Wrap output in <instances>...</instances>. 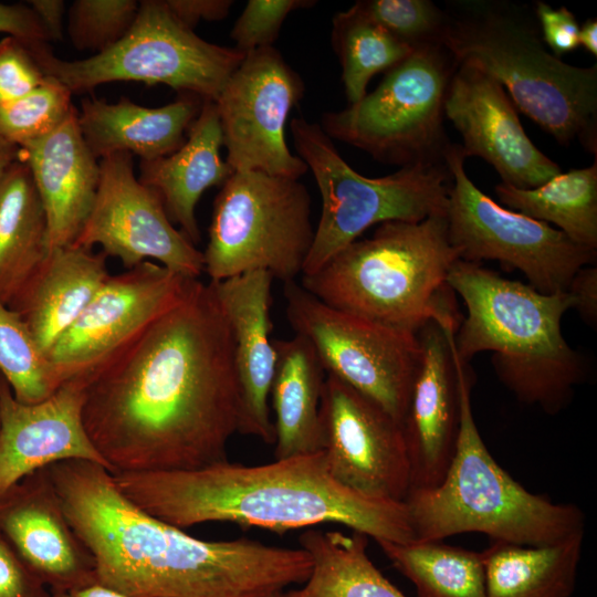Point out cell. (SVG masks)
I'll return each instance as SVG.
<instances>
[{"label":"cell","instance_id":"ab89813d","mask_svg":"<svg viewBox=\"0 0 597 597\" xmlns=\"http://www.w3.org/2000/svg\"><path fill=\"white\" fill-rule=\"evenodd\" d=\"M0 597H52L0 533Z\"/></svg>","mask_w":597,"mask_h":597},{"label":"cell","instance_id":"44dd1931","mask_svg":"<svg viewBox=\"0 0 597 597\" xmlns=\"http://www.w3.org/2000/svg\"><path fill=\"white\" fill-rule=\"evenodd\" d=\"M459 324L431 321L417 332L421 355L402 423L410 462V491L438 485L454 454L460 383L451 337Z\"/></svg>","mask_w":597,"mask_h":597},{"label":"cell","instance_id":"2e32d148","mask_svg":"<svg viewBox=\"0 0 597 597\" xmlns=\"http://www.w3.org/2000/svg\"><path fill=\"white\" fill-rule=\"evenodd\" d=\"M73 244H98L126 270L155 260L189 279L205 272L202 251L170 221L157 193L136 178L129 153L101 159L95 201Z\"/></svg>","mask_w":597,"mask_h":597},{"label":"cell","instance_id":"4dcf8cb0","mask_svg":"<svg viewBox=\"0 0 597 597\" xmlns=\"http://www.w3.org/2000/svg\"><path fill=\"white\" fill-rule=\"evenodd\" d=\"M495 193L501 206L553 223L576 243L597 249V157L590 166L561 172L536 188L500 182Z\"/></svg>","mask_w":597,"mask_h":597},{"label":"cell","instance_id":"f546056e","mask_svg":"<svg viewBox=\"0 0 597 597\" xmlns=\"http://www.w3.org/2000/svg\"><path fill=\"white\" fill-rule=\"evenodd\" d=\"M368 538L356 531H304L298 543L312 558L311 574L282 597H406L368 557Z\"/></svg>","mask_w":597,"mask_h":597},{"label":"cell","instance_id":"52a82bcc","mask_svg":"<svg viewBox=\"0 0 597 597\" xmlns=\"http://www.w3.org/2000/svg\"><path fill=\"white\" fill-rule=\"evenodd\" d=\"M446 14L440 44L457 64L495 80L517 108L559 144L577 140L597 155V66L549 52L521 15L489 4Z\"/></svg>","mask_w":597,"mask_h":597},{"label":"cell","instance_id":"ba28073f","mask_svg":"<svg viewBox=\"0 0 597 597\" xmlns=\"http://www.w3.org/2000/svg\"><path fill=\"white\" fill-rule=\"evenodd\" d=\"M290 129L296 155L312 172L322 198L302 275L318 271L374 226L447 214L451 176L444 160L369 178L343 159L320 124L298 116L291 121Z\"/></svg>","mask_w":597,"mask_h":597},{"label":"cell","instance_id":"8fae6325","mask_svg":"<svg viewBox=\"0 0 597 597\" xmlns=\"http://www.w3.org/2000/svg\"><path fill=\"white\" fill-rule=\"evenodd\" d=\"M455 62L439 43L415 49L354 104L322 115L331 139L400 167L443 161L444 98Z\"/></svg>","mask_w":597,"mask_h":597},{"label":"cell","instance_id":"836d02e7","mask_svg":"<svg viewBox=\"0 0 597 597\" xmlns=\"http://www.w3.org/2000/svg\"><path fill=\"white\" fill-rule=\"evenodd\" d=\"M0 373L14 398L24 404L42 401L60 387L27 324L1 297Z\"/></svg>","mask_w":597,"mask_h":597},{"label":"cell","instance_id":"681fc988","mask_svg":"<svg viewBox=\"0 0 597 597\" xmlns=\"http://www.w3.org/2000/svg\"><path fill=\"white\" fill-rule=\"evenodd\" d=\"M282 594H283V593H282ZM282 594H280V595H276V596H273V597H282Z\"/></svg>","mask_w":597,"mask_h":597},{"label":"cell","instance_id":"277c9868","mask_svg":"<svg viewBox=\"0 0 597 597\" xmlns=\"http://www.w3.org/2000/svg\"><path fill=\"white\" fill-rule=\"evenodd\" d=\"M447 284L467 307L454 335L460 360L492 352L499 379L520 401L548 415L564 409L587 375L583 356L562 333L563 315L573 308L569 293L544 294L460 259Z\"/></svg>","mask_w":597,"mask_h":597},{"label":"cell","instance_id":"5bb4252c","mask_svg":"<svg viewBox=\"0 0 597 597\" xmlns=\"http://www.w3.org/2000/svg\"><path fill=\"white\" fill-rule=\"evenodd\" d=\"M305 92L300 74L274 46L245 54L214 101L227 164L300 179L307 167L290 151L285 124Z\"/></svg>","mask_w":597,"mask_h":597},{"label":"cell","instance_id":"9c48e42d","mask_svg":"<svg viewBox=\"0 0 597 597\" xmlns=\"http://www.w3.org/2000/svg\"><path fill=\"white\" fill-rule=\"evenodd\" d=\"M46 75L73 94L116 81L164 84L214 102L243 61L237 48L210 43L182 24L164 0H143L128 32L107 50L90 57L65 61L46 42H29Z\"/></svg>","mask_w":597,"mask_h":597},{"label":"cell","instance_id":"6da1fadb","mask_svg":"<svg viewBox=\"0 0 597 597\" xmlns=\"http://www.w3.org/2000/svg\"><path fill=\"white\" fill-rule=\"evenodd\" d=\"M85 377L84 427L112 474L228 460L241 397L230 327L210 283L196 280L180 302Z\"/></svg>","mask_w":597,"mask_h":597},{"label":"cell","instance_id":"7bdbcfd3","mask_svg":"<svg viewBox=\"0 0 597 597\" xmlns=\"http://www.w3.org/2000/svg\"><path fill=\"white\" fill-rule=\"evenodd\" d=\"M169 11L186 27L193 28L201 20L220 21L224 19L232 0H164Z\"/></svg>","mask_w":597,"mask_h":597},{"label":"cell","instance_id":"f1b7e54d","mask_svg":"<svg viewBox=\"0 0 597 597\" xmlns=\"http://www.w3.org/2000/svg\"><path fill=\"white\" fill-rule=\"evenodd\" d=\"M49 252L45 211L30 168L20 157L0 184V297L7 305Z\"/></svg>","mask_w":597,"mask_h":597},{"label":"cell","instance_id":"f35d334b","mask_svg":"<svg viewBox=\"0 0 597 597\" xmlns=\"http://www.w3.org/2000/svg\"><path fill=\"white\" fill-rule=\"evenodd\" d=\"M45 78L28 41L12 35L0 40V104L29 94Z\"/></svg>","mask_w":597,"mask_h":597},{"label":"cell","instance_id":"ffe728a7","mask_svg":"<svg viewBox=\"0 0 597 597\" xmlns=\"http://www.w3.org/2000/svg\"><path fill=\"white\" fill-rule=\"evenodd\" d=\"M86 384L85 376L74 377L44 400L24 404L0 373V494L25 475L66 460L107 469L83 422Z\"/></svg>","mask_w":597,"mask_h":597},{"label":"cell","instance_id":"30bf717a","mask_svg":"<svg viewBox=\"0 0 597 597\" xmlns=\"http://www.w3.org/2000/svg\"><path fill=\"white\" fill-rule=\"evenodd\" d=\"M314 228L298 179L234 171L221 185L203 253L210 282L265 271L284 284L303 273Z\"/></svg>","mask_w":597,"mask_h":597},{"label":"cell","instance_id":"bcb514c9","mask_svg":"<svg viewBox=\"0 0 597 597\" xmlns=\"http://www.w3.org/2000/svg\"><path fill=\"white\" fill-rule=\"evenodd\" d=\"M52 597H128L125 594L100 583H93L76 589L52 594Z\"/></svg>","mask_w":597,"mask_h":597},{"label":"cell","instance_id":"74e56055","mask_svg":"<svg viewBox=\"0 0 597 597\" xmlns=\"http://www.w3.org/2000/svg\"><path fill=\"white\" fill-rule=\"evenodd\" d=\"M316 4L315 0H249L230 36L243 53L273 46L287 15Z\"/></svg>","mask_w":597,"mask_h":597},{"label":"cell","instance_id":"7a4b0ae2","mask_svg":"<svg viewBox=\"0 0 597 597\" xmlns=\"http://www.w3.org/2000/svg\"><path fill=\"white\" fill-rule=\"evenodd\" d=\"M49 470L94 557L97 583L128 597H273L311 574L312 558L301 547L205 541L148 514L100 463L74 459Z\"/></svg>","mask_w":597,"mask_h":597},{"label":"cell","instance_id":"b9f144b4","mask_svg":"<svg viewBox=\"0 0 597 597\" xmlns=\"http://www.w3.org/2000/svg\"><path fill=\"white\" fill-rule=\"evenodd\" d=\"M0 32L28 42H49L43 27L29 4L0 3Z\"/></svg>","mask_w":597,"mask_h":597},{"label":"cell","instance_id":"4316f807","mask_svg":"<svg viewBox=\"0 0 597 597\" xmlns=\"http://www.w3.org/2000/svg\"><path fill=\"white\" fill-rule=\"evenodd\" d=\"M276 354L270 399L275 415L274 458L322 451L320 408L325 369L302 336L273 339Z\"/></svg>","mask_w":597,"mask_h":597},{"label":"cell","instance_id":"8d00e7d4","mask_svg":"<svg viewBox=\"0 0 597 597\" xmlns=\"http://www.w3.org/2000/svg\"><path fill=\"white\" fill-rule=\"evenodd\" d=\"M365 11L387 32L412 49L440 44L446 14L429 0H364Z\"/></svg>","mask_w":597,"mask_h":597},{"label":"cell","instance_id":"e575fe53","mask_svg":"<svg viewBox=\"0 0 597 597\" xmlns=\"http://www.w3.org/2000/svg\"><path fill=\"white\" fill-rule=\"evenodd\" d=\"M72 94L59 80L46 75L29 94L0 104V138L23 148L49 136L76 109Z\"/></svg>","mask_w":597,"mask_h":597},{"label":"cell","instance_id":"7402d4cb","mask_svg":"<svg viewBox=\"0 0 597 597\" xmlns=\"http://www.w3.org/2000/svg\"><path fill=\"white\" fill-rule=\"evenodd\" d=\"M273 280L265 271H252L209 282L233 341L241 397L239 432L266 444L275 441L269 408L276 363L270 315Z\"/></svg>","mask_w":597,"mask_h":597},{"label":"cell","instance_id":"cb8c5ba5","mask_svg":"<svg viewBox=\"0 0 597 597\" xmlns=\"http://www.w3.org/2000/svg\"><path fill=\"white\" fill-rule=\"evenodd\" d=\"M202 102L185 94L165 106L151 108L128 98L116 103L84 98L77 121L83 139L95 158L129 153L139 156L140 160H151L182 146Z\"/></svg>","mask_w":597,"mask_h":597},{"label":"cell","instance_id":"ac0fdd59","mask_svg":"<svg viewBox=\"0 0 597 597\" xmlns=\"http://www.w3.org/2000/svg\"><path fill=\"white\" fill-rule=\"evenodd\" d=\"M443 108L462 137L465 158L484 159L501 182L532 189L562 172L526 135L505 90L479 69L455 63Z\"/></svg>","mask_w":597,"mask_h":597},{"label":"cell","instance_id":"c3c4849f","mask_svg":"<svg viewBox=\"0 0 597 597\" xmlns=\"http://www.w3.org/2000/svg\"><path fill=\"white\" fill-rule=\"evenodd\" d=\"M21 148L0 138V184L10 166L20 159Z\"/></svg>","mask_w":597,"mask_h":597},{"label":"cell","instance_id":"ee69618b","mask_svg":"<svg viewBox=\"0 0 597 597\" xmlns=\"http://www.w3.org/2000/svg\"><path fill=\"white\" fill-rule=\"evenodd\" d=\"M567 292L582 318L595 326L597 323V269L593 265L582 268L572 279Z\"/></svg>","mask_w":597,"mask_h":597},{"label":"cell","instance_id":"e0dca14e","mask_svg":"<svg viewBox=\"0 0 597 597\" xmlns=\"http://www.w3.org/2000/svg\"><path fill=\"white\" fill-rule=\"evenodd\" d=\"M322 452L329 474L362 495L404 502L411 488L402 425L377 402L326 374Z\"/></svg>","mask_w":597,"mask_h":597},{"label":"cell","instance_id":"484cf974","mask_svg":"<svg viewBox=\"0 0 597 597\" xmlns=\"http://www.w3.org/2000/svg\"><path fill=\"white\" fill-rule=\"evenodd\" d=\"M106 259L74 244L51 250L8 305L45 356L109 276Z\"/></svg>","mask_w":597,"mask_h":597},{"label":"cell","instance_id":"d590c367","mask_svg":"<svg viewBox=\"0 0 597 597\" xmlns=\"http://www.w3.org/2000/svg\"><path fill=\"white\" fill-rule=\"evenodd\" d=\"M139 9L135 0H76L67 13V34L80 51L98 54L132 28Z\"/></svg>","mask_w":597,"mask_h":597},{"label":"cell","instance_id":"7dc6e473","mask_svg":"<svg viewBox=\"0 0 597 597\" xmlns=\"http://www.w3.org/2000/svg\"><path fill=\"white\" fill-rule=\"evenodd\" d=\"M579 45H583L591 55H597V20L588 19L579 28Z\"/></svg>","mask_w":597,"mask_h":597},{"label":"cell","instance_id":"d4e9b609","mask_svg":"<svg viewBox=\"0 0 597 597\" xmlns=\"http://www.w3.org/2000/svg\"><path fill=\"white\" fill-rule=\"evenodd\" d=\"M222 133L212 101H203L182 146L170 155L140 160L138 180L155 191L170 221L195 244L200 242L196 206L210 187L233 172L221 157Z\"/></svg>","mask_w":597,"mask_h":597},{"label":"cell","instance_id":"60d3db41","mask_svg":"<svg viewBox=\"0 0 597 597\" xmlns=\"http://www.w3.org/2000/svg\"><path fill=\"white\" fill-rule=\"evenodd\" d=\"M535 14L538 19L542 40L557 57L572 52L579 46V28L575 15L567 8L554 9L552 6L537 1Z\"/></svg>","mask_w":597,"mask_h":597},{"label":"cell","instance_id":"8992f818","mask_svg":"<svg viewBox=\"0 0 597 597\" xmlns=\"http://www.w3.org/2000/svg\"><path fill=\"white\" fill-rule=\"evenodd\" d=\"M451 348L460 383L457 444L441 482L411 490L404 501L415 541L476 532L491 541L541 546L585 531V514L577 505L527 491L494 460L473 417L469 364L460 360L453 339Z\"/></svg>","mask_w":597,"mask_h":597},{"label":"cell","instance_id":"1f68e13d","mask_svg":"<svg viewBox=\"0 0 597 597\" xmlns=\"http://www.w3.org/2000/svg\"><path fill=\"white\" fill-rule=\"evenodd\" d=\"M377 544L391 565L415 585L417 597H486L481 552L442 541Z\"/></svg>","mask_w":597,"mask_h":597},{"label":"cell","instance_id":"d6a6232c","mask_svg":"<svg viewBox=\"0 0 597 597\" xmlns=\"http://www.w3.org/2000/svg\"><path fill=\"white\" fill-rule=\"evenodd\" d=\"M331 39L349 104L366 95L376 74L386 73L415 50L379 25L359 1L333 17Z\"/></svg>","mask_w":597,"mask_h":597},{"label":"cell","instance_id":"603a6c76","mask_svg":"<svg viewBox=\"0 0 597 597\" xmlns=\"http://www.w3.org/2000/svg\"><path fill=\"white\" fill-rule=\"evenodd\" d=\"M42 201L49 250L72 245L95 201L100 161L80 130L77 109L52 134L21 148Z\"/></svg>","mask_w":597,"mask_h":597},{"label":"cell","instance_id":"5b68a950","mask_svg":"<svg viewBox=\"0 0 597 597\" xmlns=\"http://www.w3.org/2000/svg\"><path fill=\"white\" fill-rule=\"evenodd\" d=\"M459 260L447 214L390 221L358 239L301 285L329 306L417 334L428 322L459 321L448 273Z\"/></svg>","mask_w":597,"mask_h":597},{"label":"cell","instance_id":"3957f363","mask_svg":"<svg viewBox=\"0 0 597 597\" xmlns=\"http://www.w3.org/2000/svg\"><path fill=\"white\" fill-rule=\"evenodd\" d=\"M113 479L138 507L180 528L229 522L282 534L337 523L376 542L415 541L404 502L345 488L329 474L322 451L260 465L227 460L188 471L122 472Z\"/></svg>","mask_w":597,"mask_h":597},{"label":"cell","instance_id":"7c38bea8","mask_svg":"<svg viewBox=\"0 0 597 597\" xmlns=\"http://www.w3.org/2000/svg\"><path fill=\"white\" fill-rule=\"evenodd\" d=\"M443 157L451 176L448 235L460 260H496L520 270L544 294L566 292L574 275L596 261V250L483 193L465 172L460 145L449 144Z\"/></svg>","mask_w":597,"mask_h":597},{"label":"cell","instance_id":"4fadbf2b","mask_svg":"<svg viewBox=\"0 0 597 597\" xmlns=\"http://www.w3.org/2000/svg\"><path fill=\"white\" fill-rule=\"evenodd\" d=\"M286 317L325 373L383 407L401 425L421 348L415 333L329 306L296 281L284 284Z\"/></svg>","mask_w":597,"mask_h":597},{"label":"cell","instance_id":"d6986e66","mask_svg":"<svg viewBox=\"0 0 597 597\" xmlns=\"http://www.w3.org/2000/svg\"><path fill=\"white\" fill-rule=\"evenodd\" d=\"M0 533L51 594L97 582L94 557L70 524L49 467L0 494Z\"/></svg>","mask_w":597,"mask_h":597},{"label":"cell","instance_id":"9a60e30c","mask_svg":"<svg viewBox=\"0 0 597 597\" xmlns=\"http://www.w3.org/2000/svg\"><path fill=\"white\" fill-rule=\"evenodd\" d=\"M196 280L154 261L109 274L46 354L57 383L98 368L180 302Z\"/></svg>","mask_w":597,"mask_h":597},{"label":"cell","instance_id":"83f0119b","mask_svg":"<svg viewBox=\"0 0 597 597\" xmlns=\"http://www.w3.org/2000/svg\"><path fill=\"white\" fill-rule=\"evenodd\" d=\"M584 533L541 546L491 541L481 552L486 597H570Z\"/></svg>","mask_w":597,"mask_h":597},{"label":"cell","instance_id":"f6af8a7d","mask_svg":"<svg viewBox=\"0 0 597 597\" xmlns=\"http://www.w3.org/2000/svg\"><path fill=\"white\" fill-rule=\"evenodd\" d=\"M28 4L39 19L49 41L62 40L65 2L62 0H31L28 1Z\"/></svg>","mask_w":597,"mask_h":597}]
</instances>
